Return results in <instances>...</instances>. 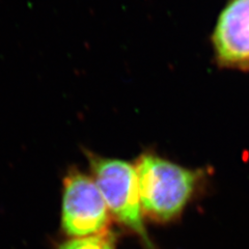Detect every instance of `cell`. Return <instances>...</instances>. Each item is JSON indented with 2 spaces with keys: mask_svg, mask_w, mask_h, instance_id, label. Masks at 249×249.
I'll return each instance as SVG.
<instances>
[{
  "mask_svg": "<svg viewBox=\"0 0 249 249\" xmlns=\"http://www.w3.org/2000/svg\"><path fill=\"white\" fill-rule=\"evenodd\" d=\"M212 42L217 62L249 70V0H230L218 17Z\"/></svg>",
  "mask_w": 249,
  "mask_h": 249,
  "instance_id": "277c9868",
  "label": "cell"
},
{
  "mask_svg": "<svg viewBox=\"0 0 249 249\" xmlns=\"http://www.w3.org/2000/svg\"><path fill=\"white\" fill-rule=\"evenodd\" d=\"M143 215L165 223L182 214L196 193L200 170L177 164L153 153H144L135 163Z\"/></svg>",
  "mask_w": 249,
  "mask_h": 249,
  "instance_id": "6da1fadb",
  "label": "cell"
},
{
  "mask_svg": "<svg viewBox=\"0 0 249 249\" xmlns=\"http://www.w3.org/2000/svg\"><path fill=\"white\" fill-rule=\"evenodd\" d=\"M60 225L69 238H84L108 231L111 215L91 176L71 167L62 181Z\"/></svg>",
  "mask_w": 249,
  "mask_h": 249,
  "instance_id": "3957f363",
  "label": "cell"
},
{
  "mask_svg": "<svg viewBox=\"0 0 249 249\" xmlns=\"http://www.w3.org/2000/svg\"><path fill=\"white\" fill-rule=\"evenodd\" d=\"M91 178L103 196L108 211L124 228L133 231L152 249L143 222L135 164L87 152Z\"/></svg>",
  "mask_w": 249,
  "mask_h": 249,
  "instance_id": "7a4b0ae2",
  "label": "cell"
},
{
  "mask_svg": "<svg viewBox=\"0 0 249 249\" xmlns=\"http://www.w3.org/2000/svg\"><path fill=\"white\" fill-rule=\"evenodd\" d=\"M115 235L106 231L99 235L70 239L60 243L56 249H115Z\"/></svg>",
  "mask_w": 249,
  "mask_h": 249,
  "instance_id": "5b68a950",
  "label": "cell"
}]
</instances>
